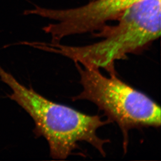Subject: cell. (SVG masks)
I'll list each match as a JSON object with an SVG mask.
<instances>
[{
    "mask_svg": "<svg viewBox=\"0 0 161 161\" xmlns=\"http://www.w3.org/2000/svg\"><path fill=\"white\" fill-rule=\"evenodd\" d=\"M92 33L100 41L86 46H72L51 42H32L31 46L58 54L75 63L95 69H104L109 75H117L115 62L128 55L148 49L161 36V0H142L117 18Z\"/></svg>",
    "mask_w": 161,
    "mask_h": 161,
    "instance_id": "1",
    "label": "cell"
},
{
    "mask_svg": "<svg viewBox=\"0 0 161 161\" xmlns=\"http://www.w3.org/2000/svg\"><path fill=\"white\" fill-rule=\"evenodd\" d=\"M75 63L82 90L72 100L90 101L103 112L108 119L115 122L122 132L125 152L130 130L160 127V106L147 95L126 84L117 75L108 77L99 69Z\"/></svg>",
    "mask_w": 161,
    "mask_h": 161,
    "instance_id": "3",
    "label": "cell"
},
{
    "mask_svg": "<svg viewBox=\"0 0 161 161\" xmlns=\"http://www.w3.org/2000/svg\"><path fill=\"white\" fill-rule=\"evenodd\" d=\"M142 0H91L82 6L52 9L36 5L24 15H36L53 20L55 23L43 28L51 37V42L59 43L72 36L93 33L108 23L120 17L126 10Z\"/></svg>",
    "mask_w": 161,
    "mask_h": 161,
    "instance_id": "4",
    "label": "cell"
},
{
    "mask_svg": "<svg viewBox=\"0 0 161 161\" xmlns=\"http://www.w3.org/2000/svg\"><path fill=\"white\" fill-rule=\"evenodd\" d=\"M0 78L12 90L8 97L31 116L36 137H43L49 144L50 154L55 160H65L79 149L78 143L91 144L103 157L105 144L109 139H102L97 131L112 122L103 120L98 115H90L66 105L49 100L20 83L0 65Z\"/></svg>",
    "mask_w": 161,
    "mask_h": 161,
    "instance_id": "2",
    "label": "cell"
}]
</instances>
